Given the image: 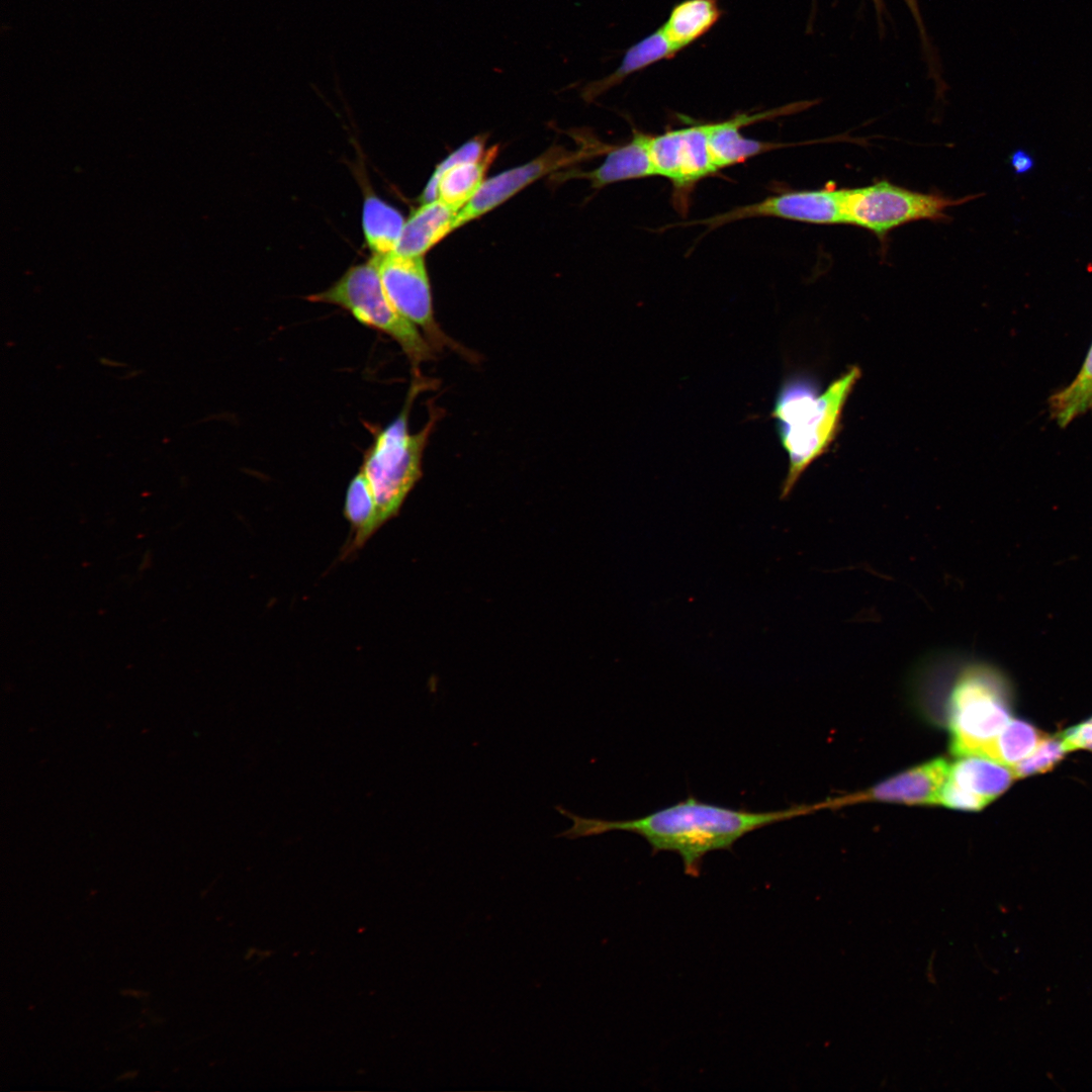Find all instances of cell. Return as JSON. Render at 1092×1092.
Masks as SVG:
<instances>
[{"instance_id": "6da1fadb", "label": "cell", "mask_w": 1092, "mask_h": 1092, "mask_svg": "<svg viewBox=\"0 0 1092 1092\" xmlns=\"http://www.w3.org/2000/svg\"><path fill=\"white\" fill-rule=\"evenodd\" d=\"M912 692L921 706L941 712L956 756H985L1012 718V687L995 665L943 650L924 657L912 676Z\"/></svg>"}, {"instance_id": "7a4b0ae2", "label": "cell", "mask_w": 1092, "mask_h": 1092, "mask_svg": "<svg viewBox=\"0 0 1092 1092\" xmlns=\"http://www.w3.org/2000/svg\"><path fill=\"white\" fill-rule=\"evenodd\" d=\"M556 810L572 821L567 830L555 837L577 839L613 830L642 836L653 852L673 851L684 863L685 873L697 877L703 857L710 851L731 849L747 833L776 822L790 819L808 808L753 812L702 802L689 797L646 816L620 821L581 817L560 806Z\"/></svg>"}, {"instance_id": "3957f363", "label": "cell", "mask_w": 1092, "mask_h": 1092, "mask_svg": "<svg viewBox=\"0 0 1092 1092\" xmlns=\"http://www.w3.org/2000/svg\"><path fill=\"white\" fill-rule=\"evenodd\" d=\"M859 376V368L852 366L824 391L815 381L800 375L787 379L780 387L771 418L789 461L782 499L790 495L806 469L833 442L843 407Z\"/></svg>"}, {"instance_id": "277c9868", "label": "cell", "mask_w": 1092, "mask_h": 1092, "mask_svg": "<svg viewBox=\"0 0 1092 1092\" xmlns=\"http://www.w3.org/2000/svg\"><path fill=\"white\" fill-rule=\"evenodd\" d=\"M427 387L426 379L416 374L402 410L386 427L374 432L373 442L363 455L361 469L374 494L381 527L398 514L422 476V458L438 412L430 414L417 433L410 432L408 417L417 395Z\"/></svg>"}, {"instance_id": "5b68a950", "label": "cell", "mask_w": 1092, "mask_h": 1092, "mask_svg": "<svg viewBox=\"0 0 1092 1092\" xmlns=\"http://www.w3.org/2000/svg\"><path fill=\"white\" fill-rule=\"evenodd\" d=\"M308 301L337 305L359 324L391 338L418 372L419 366L435 356L422 332L400 314L388 299L374 262L349 268L324 291L310 294Z\"/></svg>"}, {"instance_id": "8992f818", "label": "cell", "mask_w": 1092, "mask_h": 1092, "mask_svg": "<svg viewBox=\"0 0 1092 1092\" xmlns=\"http://www.w3.org/2000/svg\"><path fill=\"white\" fill-rule=\"evenodd\" d=\"M972 199H953L940 194L912 191L887 181L847 189L845 212L847 223L885 237L905 223L946 218V210Z\"/></svg>"}, {"instance_id": "52a82bcc", "label": "cell", "mask_w": 1092, "mask_h": 1092, "mask_svg": "<svg viewBox=\"0 0 1092 1092\" xmlns=\"http://www.w3.org/2000/svg\"><path fill=\"white\" fill-rule=\"evenodd\" d=\"M372 261L390 302L418 327L435 351L449 348L470 356L443 332L435 320L431 284L423 256L392 252L374 255Z\"/></svg>"}, {"instance_id": "ba28073f", "label": "cell", "mask_w": 1092, "mask_h": 1092, "mask_svg": "<svg viewBox=\"0 0 1092 1092\" xmlns=\"http://www.w3.org/2000/svg\"><path fill=\"white\" fill-rule=\"evenodd\" d=\"M710 122L650 135L648 150L655 176L668 179L680 210L696 184L718 172L709 149Z\"/></svg>"}, {"instance_id": "9c48e42d", "label": "cell", "mask_w": 1092, "mask_h": 1092, "mask_svg": "<svg viewBox=\"0 0 1092 1092\" xmlns=\"http://www.w3.org/2000/svg\"><path fill=\"white\" fill-rule=\"evenodd\" d=\"M610 149L611 147L590 140L583 141L576 150L552 146L534 160L485 180L476 194L458 212L454 230L489 212L536 180L600 153H607Z\"/></svg>"}, {"instance_id": "30bf717a", "label": "cell", "mask_w": 1092, "mask_h": 1092, "mask_svg": "<svg viewBox=\"0 0 1092 1092\" xmlns=\"http://www.w3.org/2000/svg\"><path fill=\"white\" fill-rule=\"evenodd\" d=\"M846 194V188L836 189L833 186L818 190L784 192L706 219L680 224H703L713 230L740 219L766 216L817 224L847 223Z\"/></svg>"}, {"instance_id": "8fae6325", "label": "cell", "mask_w": 1092, "mask_h": 1092, "mask_svg": "<svg viewBox=\"0 0 1092 1092\" xmlns=\"http://www.w3.org/2000/svg\"><path fill=\"white\" fill-rule=\"evenodd\" d=\"M812 103L814 102L799 101L757 113H739L727 120L710 122L709 149L718 171L787 146L786 144L747 139L740 133V128L761 120L799 112Z\"/></svg>"}, {"instance_id": "7c38bea8", "label": "cell", "mask_w": 1092, "mask_h": 1092, "mask_svg": "<svg viewBox=\"0 0 1092 1092\" xmlns=\"http://www.w3.org/2000/svg\"><path fill=\"white\" fill-rule=\"evenodd\" d=\"M949 763L936 757L892 776L870 791L871 798L904 804L938 803L947 779Z\"/></svg>"}, {"instance_id": "4fadbf2b", "label": "cell", "mask_w": 1092, "mask_h": 1092, "mask_svg": "<svg viewBox=\"0 0 1092 1092\" xmlns=\"http://www.w3.org/2000/svg\"><path fill=\"white\" fill-rule=\"evenodd\" d=\"M497 152L498 147L494 146L479 160L439 164L422 194V202L438 199L460 210L485 181L484 175Z\"/></svg>"}, {"instance_id": "5bb4252c", "label": "cell", "mask_w": 1092, "mask_h": 1092, "mask_svg": "<svg viewBox=\"0 0 1092 1092\" xmlns=\"http://www.w3.org/2000/svg\"><path fill=\"white\" fill-rule=\"evenodd\" d=\"M649 134L633 131L632 139L612 147L604 162L592 171H570L561 178H583L592 187L602 188L612 183L655 176L648 150Z\"/></svg>"}, {"instance_id": "9a60e30c", "label": "cell", "mask_w": 1092, "mask_h": 1092, "mask_svg": "<svg viewBox=\"0 0 1092 1092\" xmlns=\"http://www.w3.org/2000/svg\"><path fill=\"white\" fill-rule=\"evenodd\" d=\"M459 211L438 199L423 202L404 222L394 252L407 256H423L454 231Z\"/></svg>"}, {"instance_id": "2e32d148", "label": "cell", "mask_w": 1092, "mask_h": 1092, "mask_svg": "<svg viewBox=\"0 0 1092 1092\" xmlns=\"http://www.w3.org/2000/svg\"><path fill=\"white\" fill-rule=\"evenodd\" d=\"M958 757L949 764L947 781L987 805L1002 795L1015 779L1008 766L989 757L975 754Z\"/></svg>"}, {"instance_id": "e0dca14e", "label": "cell", "mask_w": 1092, "mask_h": 1092, "mask_svg": "<svg viewBox=\"0 0 1092 1092\" xmlns=\"http://www.w3.org/2000/svg\"><path fill=\"white\" fill-rule=\"evenodd\" d=\"M679 51L668 40L659 27L656 31L642 38L624 54L619 67L610 75L586 83L580 92L581 98L593 102L611 88L622 83L628 76L661 60L673 58Z\"/></svg>"}, {"instance_id": "ac0fdd59", "label": "cell", "mask_w": 1092, "mask_h": 1092, "mask_svg": "<svg viewBox=\"0 0 1092 1092\" xmlns=\"http://www.w3.org/2000/svg\"><path fill=\"white\" fill-rule=\"evenodd\" d=\"M344 515L350 525V536L342 550V559L360 550L381 528L374 494L361 468L348 485Z\"/></svg>"}, {"instance_id": "d6986e66", "label": "cell", "mask_w": 1092, "mask_h": 1092, "mask_svg": "<svg viewBox=\"0 0 1092 1092\" xmlns=\"http://www.w3.org/2000/svg\"><path fill=\"white\" fill-rule=\"evenodd\" d=\"M717 0H684L677 3L660 27L668 40L681 51L705 33L720 19Z\"/></svg>"}, {"instance_id": "ffe728a7", "label": "cell", "mask_w": 1092, "mask_h": 1092, "mask_svg": "<svg viewBox=\"0 0 1092 1092\" xmlns=\"http://www.w3.org/2000/svg\"><path fill=\"white\" fill-rule=\"evenodd\" d=\"M404 222L396 208L376 196L366 197L362 224L365 241L374 255L395 251Z\"/></svg>"}, {"instance_id": "44dd1931", "label": "cell", "mask_w": 1092, "mask_h": 1092, "mask_svg": "<svg viewBox=\"0 0 1092 1092\" xmlns=\"http://www.w3.org/2000/svg\"><path fill=\"white\" fill-rule=\"evenodd\" d=\"M1052 418L1062 428L1092 410V346L1076 378L1050 397Z\"/></svg>"}, {"instance_id": "7402d4cb", "label": "cell", "mask_w": 1092, "mask_h": 1092, "mask_svg": "<svg viewBox=\"0 0 1092 1092\" xmlns=\"http://www.w3.org/2000/svg\"><path fill=\"white\" fill-rule=\"evenodd\" d=\"M1044 736L1030 723L1012 719L1006 724L989 746L985 756L1010 769L1027 757Z\"/></svg>"}, {"instance_id": "603a6c76", "label": "cell", "mask_w": 1092, "mask_h": 1092, "mask_svg": "<svg viewBox=\"0 0 1092 1092\" xmlns=\"http://www.w3.org/2000/svg\"><path fill=\"white\" fill-rule=\"evenodd\" d=\"M1067 753L1060 735H1045L1034 751L1016 763L1012 768L1015 779L1030 777L1052 770Z\"/></svg>"}, {"instance_id": "cb8c5ba5", "label": "cell", "mask_w": 1092, "mask_h": 1092, "mask_svg": "<svg viewBox=\"0 0 1092 1092\" xmlns=\"http://www.w3.org/2000/svg\"><path fill=\"white\" fill-rule=\"evenodd\" d=\"M1059 735L1067 752L1077 749L1092 751V723L1089 721L1068 728Z\"/></svg>"}, {"instance_id": "d4e9b609", "label": "cell", "mask_w": 1092, "mask_h": 1092, "mask_svg": "<svg viewBox=\"0 0 1092 1092\" xmlns=\"http://www.w3.org/2000/svg\"><path fill=\"white\" fill-rule=\"evenodd\" d=\"M1011 166L1016 174H1023L1033 167V160L1026 152L1017 150L1011 156Z\"/></svg>"}, {"instance_id": "484cf974", "label": "cell", "mask_w": 1092, "mask_h": 1092, "mask_svg": "<svg viewBox=\"0 0 1092 1092\" xmlns=\"http://www.w3.org/2000/svg\"><path fill=\"white\" fill-rule=\"evenodd\" d=\"M904 1L906 3L907 7L909 8L910 12L912 13L915 21H916L917 28H918V30L920 32V35H921L924 51L927 53L928 51H930L928 49L929 40L927 38L925 26H924L922 16H921V13H920L918 0H904Z\"/></svg>"}, {"instance_id": "4316f807", "label": "cell", "mask_w": 1092, "mask_h": 1092, "mask_svg": "<svg viewBox=\"0 0 1092 1092\" xmlns=\"http://www.w3.org/2000/svg\"><path fill=\"white\" fill-rule=\"evenodd\" d=\"M873 1L875 3L877 11L878 12L882 11V9H883V0H873Z\"/></svg>"}, {"instance_id": "83f0119b", "label": "cell", "mask_w": 1092, "mask_h": 1092, "mask_svg": "<svg viewBox=\"0 0 1092 1092\" xmlns=\"http://www.w3.org/2000/svg\"><path fill=\"white\" fill-rule=\"evenodd\" d=\"M1087 721H1089V722H1091V723H1092V717H1091V718H1090L1089 720H1087Z\"/></svg>"}]
</instances>
